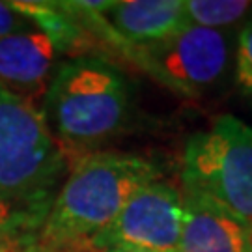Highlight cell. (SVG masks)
<instances>
[{"label": "cell", "mask_w": 252, "mask_h": 252, "mask_svg": "<svg viewBox=\"0 0 252 252\" xmlns=\"http://www.w3.org/2000/svg\"><path fill=\"white\" fill-rule=\"evenodd\" d=\"M131 51L153 77L185 95H196L217 84L230 63L224 34L194 25H187L161 43L133 47Z\"/></svg>", "instance_id": "obj_6"}, {"label": "cell", "mask_w": 252, "mask_h": 252, "mask_svg": "<svg viewBox=\"0 0 252 252\" xmlns=\"http://www.w3.org/2000/svg\"><path fill=\"white\" fill-rule=\"evenodd\" d=\"M63 166V152L43 110L34 99L0 86V202L27 204L45 215L41 206Z\"/></svg>", "instance_id": "obj_3"}, {"label": "cell", "mask_w": 252, "mask_h": 252, "mask_svg": "<svg viewBox=\"0 0 252 252\" xmlns=\"http://www.w3.org/2000/svg\"><path fill=\"white\" fill-rule=\"evenodd\" d=\"M43 114L56 140L92 148L114 136L129 114L126 77L99 58L81 56L60 63L45 90Z\"/></svg>", "instance_id": "obj_2"}, {"label": "cell", "mask_w": 252, "mask_h": 252, "mask_svg": "<svg viewBox=\"0 0 252 252\" xmlns=\"http://www.w3.org/2000/svg\"><path fill=\"white\" fill-rule=\"evenodd\" d=\"M32 28V25L11 6V2H0V37L23 32Z\"/></svg>", "instance_id": "obj_13"}, {"label": "cell", "mask_w": 252, "mask_h": 252, "mask_svg": "<svg viewBox=\"0 0 252 252\" xmlns=\"http://www.w3.org/2000/svg\"><path fill=\"white\" fill-rule=\"evenodd\" d=\"M21 232H25L19 226H11L6 230H0V252H25L30 247L27 237H21Z\"/></svg>", "instance_id": "obj_15"}, {"label": "cell", "mask_w": 252, "mask_h": 252, "mask_svg": "<svg viewBox=\"0 0 252 252\" xmlns=\"http://www.w3.org/2000/svg\"><path fill=\"white\" fill-rule=\"evenodd\" d=\"M103 15L114 34L131 49L161 43L189 25L183 0L114 2Z\"/></svg>", "instance_id": "obj_9"}, {"label": "cell", "mask_w": 252, "mask_h": 252, "mask_svg": "<svg viewBox=\"0 0 252 252\" xmlns=\"http://www.w3.org/2000/svg\"><path fill=\"white\" fill-rule=\"evenodd\" d=\"M34 220H37V217L25 213V211H19L17 207L8 204V202H0V230H6L11 226L25 228V226L32 224Z\"/></svg>", "instance_id": "obj_14"}, {"label": "cell", "mask_w": 252, "mask_h": 252, "mask_svg": "<svg viewBox=\"0 0 252 252\" xmlns=\"http://www.w3.org/2000/svg\"><path fill=\"white\" fill-rule=\"evenodd\" d=\"M56 54L51 39L34 27L0 37V86L28 99L45 94Z\"/></svg>", "instance_id": "obj_8"}, {"label": "cell", "mask_w": 252, "mask_h": 252, "mask_svg": "<svg viewBox=\"0 0 252 252\" xmlns=\"http://www.w3.org/2000/svg\"><path fill=\"white\" fill-rule=\"evenodd\" d=\"M108 252H178V251H150V249H131V247H126V249H114V251Z\"/></svg>", "instance_id": "obj_16"}, {"label": "cell", "mask_w": 252, "mask_h": 252, "mask_svg": "<svg viewBox=\"0 0 252 252\" xmlns=\"http://www.w3.org/2000/svg\"><path fill=\"white\" fill-rule=\"evenodd\" d=\"M153 180H159V170L140 155H84L47 209L36 247L43 252H95L94 237L116 219L138 187Z\"/></svg>", "instance_id": "obj_1"}, {"label": "cell", "mask_w": 252, "mask_h": 252, "mask_svg": "<svg viewBox=\"0 0 252 252\" xmlns=\"http://www.w3.org/2000/svg\"><path fill=\"white\" fill-rule=\"evenodd\" d=\"M32 27L45 34L58 53H77L86 47V32L60 2H11Z\"/></svg>", "instance_id": "obj_10"}, {"label": "cell", "mask_w": 252, "mask_h": 252, "mask_svg": "<svg viewBox=\"0 0 252 252\" xmlns=\"http://www.w3.org/2000/svg\"><path fill=\"white\" fill-rule=\"evenodd\" d=\"M189 25L219 30L239 23L251 11L249 0H183Z\"/></svg>", "instance_id": "obj_11"}, {"label": "cell", "mask_w": 252, "mask_h": 252, "mask_svg": "<svg viewBox=\"0 0 252 252\" xmlns=\"http://www.w3.org/2000/svg\"><path fill=\"white\" fill-rule=\"evenodd\" d=\"M183 217V192L166 181H148L131 194L116 219L94 237L92 247L95 252L126 247L178 251Z\"/></svg>", "instance_id": "obj_5"}, {"label": "cell", "mask_w": 252, "mask_h": 252, "mask_svg": "<svg viewBox=\"0 0 252 252\" xmlns=\"http://www.w3.org/2000/svg\"><path fill=\"white\" fill-rule=\"evenodd\" d=\"M183 187L194 189L252 222V127L220 116L185 144Z\"/></svg>", "instance_id": "obj_4"}, {"label": "cell", "mask_w": 252, "mask_h": 252, "mask_svg": "<svg viewBox=\"0 0 252 252\" xmlns=\"http://www.w3.org/2000/svg\"><path fill=\"white\" fill-rule=\"evenodd\" d=\"M25 252H43V251H39V249H37V247H36V243H32V245H30V247H28V249H27V251H25Z\"/></svg>", "instance_id": "obj_17"}, {"label": "cell", "mask_w": 252, "mask_h": 252, "mask_svg": "<svg viewBox=\"0 0 252 252\" xmlns=\"http://www.w3.org/2000/svg\"><path fill=\"white\" fill-rule=\"evenodd\" d=\"M235 84L239 92L252 99V19L245 21L235 47Z\"/></svg>", "instance_id": "obj_12"}, {"label": "cell", "mask_w": 252, "mask_h": 252, "mask_svg": "<svg viewBox=\"0 0 252 252\" xmlns=\"http://www.w3.org/2000/svg\"><path fill=\"white\" fill-rule=\"evenodd\" d=\"M178 252H252V222L194 189L183 187Z\"/></svg>", "instance_id": "obj_7"}]
</instances>
